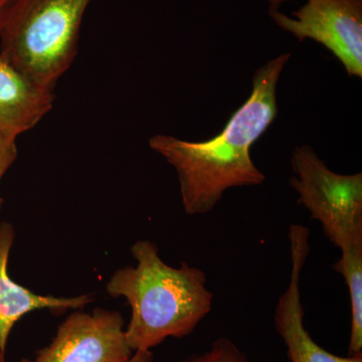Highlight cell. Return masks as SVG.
<instances>
[{
  "label": "cell",
  "instance_id": "3957f363",
  "mask_svg": "<svg viewBox=\"0 0 362 362\" xmlns=\"http://www.w3.org/2000/svg\"><path fill=\"white\" fill-rule=\"evenodd\" d=\"M92 0H16L0 25V56L30 80L54 90L78 52Z\"/></svg>",
  "mask_w": 362,
  "mask_h": 362
},
{
  "label": "cell",
  "instance_id": "4fadbf2b",
  "mask_svg": "<svg viewBox=\"0 0 362 362\" xmlns=\"http://www.w3.org/2000/svg\"><path fill=\"white\" fill-rule=\"evenodd\" d=\"M16 0H0V25L16 4Z\"/></svg>",
  "mask_w": 362,
  "mask_h": 362
},
{
  "label": "cell",
  "instance_id": "8992f818",
  "mask_svg": "<svg viewBox=\"0 0 362 362\" xmlns=\"http://www.w3.org/2000/svg\"><path fill=\"white\" fill-rule=\"evenodd\" d=\"M120 312H75L59 326L56 337L37 352L35 362H129L133 356Z\"/></svg>",
  "mask_w": 362,
  "mask_h": 362
},
{
  "label": "cell",
  "instance_id": "5bb4252c",
  "mask_svg": "<svg viewBox=\"0 0 362 362\" xmlns=\"http://www.w3.org/2000/svg\"><path fill=\"white\" fill-rule=\"evenodd\" d=\"M269 4H270L271 7L273 8H278L280 4H282L283 2L286 1V0H268Z\"/></svg>",
  "mask_w": 362,
  "mask_h": 362
},
{
  "label": "cell",
  "instance_id": "5b68a950",
  "mask_svg": "<svg viewBox=\"0 0 362 362\" xmlns=\"http://www.w3.org/2000/svg\"><path fill=\"white\" fill-rule=\"evenodd\" d=\"M269 14L299 42L310 39L322 45L349 77L362 78V0H307L294 18L273 7Z\"/></svg>",
  "mask_w": 362,
  "mask_h": 362
},
{
  "label": "cell",
  "instance_id": "7a4b0ae2",
  "mask_svg": "<svg viewBox=\"0 0 362 362\" xmlns=\"http://www.w3.org/2000/svg\"><path fill=\"white\" fill-rule=\"evenodd\" d=\"M131 254L136 266L119 269L106 285L111 297L125 298L129 304L125 332L131 349L151 350L169 337L194 332L213 309L206 273L187 263L168 265L151 240H137Z\"/></svg>",
  "mask_w": 362,
  "mask_h": 362
},
{
  "label": "cell",
  "instance_id": "9a60e30c",
  "mask_svg": "<svg viewBox=\"0 0 362 362\" xmlns=\"http://www.w3.org/2000/svg\"><path fill=\"white\" fill-rule=\"evenodd\" d=\"M0 362H6V352L0 351ZM21 362H35V361H30V359H23Z\"/></svg>",
  "mask_w": 362,
  "mask_h": 362
},
{
  "label": "cell",
  "instance_id": "30bf717a",
  "mask_svg": "<svg viewBox=\"0 0 362 362\" xmlns=\"http://www.w3.org/2000/svg\"><path fill=\"white\" fill-rule=\"evenodd\" d=\"M178 362H249L246 354L226 337H221L204 354H194Z\"/></svg>",
  "mask_w": 362,
  "mask_h": 362
},
{
  "label": "cell",
  "instance_id": "277c9868",
  "mask_svg": "<svg viewBox=\"0 0 362 362\" xmlns=\"http://www.w3.org/2000/svg\"><path fill=\"white\" fill-rule=\"evenodd\" d=\"M290 185L298 204L318 221L324 235L341 252L340 261L362 262V175L331 170L310 145L292 152Z\"/></svg>",
  "mask_w": 362,
  "mask_h": 362
},
{
  "label": "cell",
  "instance_id": "ba28073f",
  "mask_svg": "<svg viewBox=\"0 0 362 362\" xmlns=\"http://www.w3.org/2000/svg\"><path fill=\"white\" fill-rule=\"evenodd\" d=\"M54 90L30 80L0 56V146L16 144L54 104Z\"/></svg>",
  "mask_w": 362,
  "mask_h": 362
},
{
  "label": "cell",
  "instance_id": "8fae6325",
  "mask_svg": "<svg viewBox=\"0 0 362 362\" xmlns=\"http://www.w3.org/2000/svg\"><path fill=\"white\" fill-rule=\"evenodd\" d=\"M16 157H18L16 143V144L6 145V146H0V180H2L7 170L13 165ZM2 204H4V201L0 197V211H1Z\"/></svg>",
  "mask_w": 362,
  "mask_h": 362
},
{
  "label": "cell",
  "instance_id": "6da1fadb",
  "mask_svg": "<svg viewBox=\"0 0 362 362\" xmlns=\"http://www.w3.org/2000/svg\"><path fill=\"white\" fill-rule=\"evenodd\" d=\"M290 58L282 54L257 69L249 99L220 134L199 142L162 134L150 138V148L175 168L189 216L213 211L230 188L258 187L266 180L252 161L251 148L277 118L279 78Z\"/></svg>",
  "mask_w": 362,
  "mask_h": 362
},
{
  "label": "cell",
  "instance_id": "9c48e42d",
  "mask_svg": "<svg viewBox=\"0 0 362 362\" xmlns=\"http://www.w3.org/2000/svg\"><path fill=\"white\" fill-rule=\"evenodd\" d=\"M13 240V226L0 223V351L2 352H6L13 326L30 312L47 309L59 314L69 309L84 308L93 301L90 295L71 298L42 296L11 280L7 264Z\"/></svg>",
  "mask_w": 362,
  "mask_h": 362
},
{
  "label": "cell",
  "instance_id": "7c38bea8",
  "mask_svg": "<svg viewBox=\"0 0 362 362\" xmlns=\"http://www.w3.org/2000/svg\"><path fill=\"white\" fill-rule=\"evenodd\" d=\"M153 354L151 350H137L133 354L129 362H151Z\"/></svg>",
  "mask_w": 362,
  "mask_h": 362
},
{
  "label": "cell",
  "instance_id": "52a82bcc",
  "mask_svg": "<svg viewBox=\"0 0 362 362\" xmlns=\"http://www.w3.org/2000/svg\"><path fill=\"white\" fill-rule=\"evenodd\" d=\"M309 238L307 226H290L291 274L289 285L279 298L275 311L276 330L287 347L288 358L291 362H362V354L346 357L330 354L317 344L305 328L300 281L310 252Z\"/></svg>",
  "mask_w": 362,
  "mask_h": 362
}]
</instances>
